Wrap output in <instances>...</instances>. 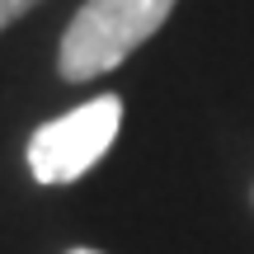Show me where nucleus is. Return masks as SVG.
Returning a JSON list of instances; mask_svg holds the SVG:
<instances>
[{
    "label": "nucleus",
    "mask_w": 254,
    "mask_h": 254,
    "mask_svg": "<svg viewBox=\"0 0 254 254\" xmlns=\"http://www.w3.org/2000/svg\"><path fill=\"white\" fill-rule=\"evenodd\" d=\"M179 0H85L71 14L57 47V71L62 80L80 85L94 75H109L123 66L146 38L165 28Z\"/></svg>",
    "instance_id": "1"
},
{
    "label": "nucleus",
    "mask_w": 254,
    "mask_h": 254,
    "mask_svg": "<svg viewBox=\"0 0 254 254\" xmlns=\"http://www.w3.org/2000/svg\"><path fill=\"white\" fill-rule=\"evenodd\" d=\"M123 123V99L118 94H94L90 104L43 123L28 136V170L38 184H75L113 151Z\"/></svg>",
    "instance_id": "2"
},
{
    "label": "nucleus",
    "mask_w": 254,
    "mask_h": 254,
    "mask_svg": "<svg viewBox=\"0 0 254 254\" xmlns=\"http://www.w3.org/2000/svg\"><path fill=\"white\" fill-rule=\"evenodd\" d=\"M33 5H38V0H0V33H5L9 24H19Z\"/></svg>",
    "instance_id": "3"
},
{
    "label": "nucleus",
    "mask_w": 254,
    "mask_h": 254,
    "mask_svg": "<svg viewBox=\"0 0 254 254\" xmlns=\"http://www.w3.org/2000/svg\"><path fill=\"white\" fill-rule=\"evenodd\" d=\"M66 254H99V250H85V245H75V250H66Z\"/></svg>",
    "instance_id": "4"
}]
</instances>
